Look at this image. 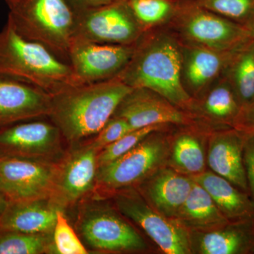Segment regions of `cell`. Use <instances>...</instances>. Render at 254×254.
I'll return each instance as SVG.
<instances>
[{
    "label": "cell",
    "mask_w": 254,
    "mask_h": 254,
    "mask_svg": "<svg viewBox=\"0 0 254 254\" xmlns=\"http://www.w3.org/2000/svg\"><path fill=\"white\" fill-rule=\"evenodd\" d=\"M132 89L118 76L71 85L51 94L48 116L66 141L77 143L98 134Z\"/></svg>",
    "instance_id": "1"
},
{
    "label": "cell",
    "mask_w": 254,
    "mask_h": 254,
    "mask_svg": "<svg viewBox=\"0 0 254 254\" xmlns=\"http://www.w3.org/2000/svg\"><path fill=\"white\" fill-rule=\"evenodd\" d=\"M182 48L166 33L139 40L129 63L118 77L131 88L155 92L179 108L192 104L182 81Z\"/></svg>",
    "instance_id": "2"
},
{
    "label": "cell",
    "mask_w": 254,
    "mask_h": 254,
    "mask_svg": "<svg viewBox=\"0 0 254 254\" xmlns=\"http://www.w3.org/2000/svg\"><path fill=\"white\" fill-rule=\"evenodd\" d=\"M0 75L50 94L76 84L69 64L41 43L21 36L9 21L0 31Z\"/></svg>",
    "instance_id": "3"
},
{
    "label": "cell",
    "mask_w": 254,
    "mask_h": 254,
    "mask_svg": "<svg viewBox=\"0 0 254 254\" xmlns=\"http://www.w3.org/2000/svg\"><path fill=\"white\" fill-rule=\"evenodd\" d=\"M9 9L8 21L21 36L67 58L76 16L66 0H21Z\"/></svg>",
    "instance_id": "4"
},
{
    "label": "cell",
    "mask_w": 254,
    "mask_h": 254,
    "mask_svg": "<svg viewBox=\"0 0 254 254\" xmlns=\"http://www.w3.org/2000/svg\"><path fill=\"white\" fill-rule=\"evenodd\" d=\"M160 131L150 133L115 161L98 168L97 183L105 190L117 191L141 184L166 166L171 141Z\"/></svg>",
    "instance_id": "5"
},
{
    "label": "cell",
    "mask_w": 254,
    "mask_h": 254,
    "mask_svg": "<svg viewBox=\"0 0 254 254\" xmlns=\"http://www.w3.org/2000/svg\"><path fill=\"white\" fill-rule=\"evenodd\" d=\"M175 16L192 44L222 52L242 49L254 41L245 25L208 11L195 1L178 4Z\"/></svg>",
    "instance_id": "6"
},
{
    "label": "cell",
    "mask_w": 254,
    "mask_h": 254,
    "mask_svg": "<svg viewBox=\"0 0 254 254\" xmlns=\"http://www.w3.org/2000/svg\"><path fill=\"white\" fill-rule=\"evenodd\" d=\"M114 200L119 211L141 227L164 253H192L190 230L155 210L139 192L131 189L117 190Z\"/></svg>",
    "instance_id": "7"
},
{
    "label": "cell",
    "mask_w": 254,
    "mask_h": 254,
    "mask_svg": "<svg viewBox=\"0 0 254 254\" xmlns=\"http://www.w3.org/2000/svg\"><path fill=\"white\" fill-rule=\"evenodd\" d=\"M75 36L103 44L133 46L145 31L127 0L74 12Z\"/></svg>",
    "instance_id": "8"
},
{
    "label": "cell",
    "mask_w": 254,
    "mask_h": 254,
    "mask_svg": "<svg viewBox=\"0 0 254 254\" xmlns=\"http://www.w3.org/2000/svg\"><path fill=\"white\" fill-rule=\"evenodd\" d=\"M78 230L87 245L95 250L136 252L147 247L141 235L115 209L100 201L82 209Z\"/></svg>",
    "instance_id": "9"
},
{
    "label": "cell",
    "mask_w": 254,
    "mask_h": 254,
    "mask_svg": "<svg viewBox=\"0 0 254 254\" xmlns=\"http://www.w3.org/2000/svg\"><path fill=\"white\" fill-rule=\"evenodd\" d=\"M59 168L53 162L0 153V190L9 202L50 198Z\"/></svg>",
    "instance_id": "10"
},
{
    "label": "cell",
    "mask_w": 254,
    "mask_h": 254,
    "mask_svg": "<svg viewBox=\"0 0 254 254\" xmlns=\"http://www.w3.org/2000/svg\"><path fill=\"white\" fill-rule=\"evenodd\" d=\"M135 46L103 44L74 36L67 58L76 84L117 77L131 60Z\"/></svg>",
    "instance_id": "11"
},
{
    "label": "cell",
    "mask_w": 254,
    "mask_h": 254,
    "mask_svg": "<svg viewBox=\"0 0 254 254\" xmlns=\"http://www.w3.org/2000/svg\"><path fill=\"white\" fill-rule=\"evenodd\" d=\"M62 136L53 123L32 122L9 125L0 129V153L53 162L61 155Z\"/></svg>",
    "instance_id": "12"
},
{
    "label": "cell",
    "mask_w": 254,
    "mask_h": 254,
    "mask_svg": "<svg viewBox=\"0 0 254 254\" xmlns=\"http://www.w3.org/2000/svg\"><path fill=\"white\" fill-rule=\"evenodd\" d=\"M123 118L133 129L152 125H185L186 114L155 92L135 88L118 105L113 116Z\"/></svg>",
    "instance_id": "13"
},
{
    "label": "cell",
    "mask_w": 254,
    "mask_h": 254,
    "mask_svg": "<svg viewBox=\"0 0 254 254\" xmlns=\"http://www.w3.org/2000/svg\"><path fill=\"white\" fill-rule=\"evenodd\" d=\"M98 153L91 143L75 150L60 166L51 198L62 208L73 204L92 190L96 180Z\"/></svg>",
    "instance_id": "14"
},
{
    "label": "cell",
    "mask_w": 254,
    "mask_h": 254,
    "mask_svg": "<svg viewBox=\"0 0 254 254\" xmlns=\"http://www.w3.org/2000/svg\"><path fill=\"white\" fill-rule=\"evenodd\" d=\"M51 94L29 83L0 75V127L48 116Z\"/></svg>",
    "instance_id": "15"
},
{
    "label": "cell",
    "mask_w": 254,
    "mask_h": 254,
    "mask_svg": "<svg viewBox=\"0 0 254 254\" xmlns=\"http://www.w3.org/2000/svg\"><path fill=\"white\" fill-rule=\"evenodd\" d=\"M247 135L235 128L214 133L208 142L207 163L214 173L250 195L244 165Z\"/></svg>",
    "instance_id": "16"
},
{
    "label": "cell",
    "mask_w": 254,
    "mask_h": 254,
    "mask_svg": "<svg viewBox=\"0 0 254 254\" xmlns=\"http://www.w3.org/2000/svg\"><path fill=\"white\" fill-rule=\"evenodd\" d=\"M194 182L191 177L166 165L142 182L139 188L143 198L155 210L175 220Z\"/></svg>",
    "instance_id": "17"
},
{
    "label": "cell",
    "mask_w": 254,
    "mask_h": 254,
    "mask_svg": "<svg viewBox=\"0 0 254 254\" xmlns=\"http://www.w3.org/2000/svg\"><path fill=\"white\" fill-rule=\"evenodd\" d=\"M190 235L192 253L254 254V216L210 231H190Z\"/></svg>",
    "instance_id": "18"
},
{
    "label": "cell",
    "mask_w": 254,
    "mask_h": 254,
    "mask_svg": "<svg viewBox=\"0 0 254 254\" xmlns=\"http://www.w3.org/2000/svg\"><path fill=\"white\" fill-rule=\"evenodd\" d=\"M241 50L222 52L194 44L182 48V81L187 92L189 90L197 94L210 86L220 75H223Z\"/></svg>",
    "instance_id": "19"
},
{
    "label": "cell",
    "mask_w": 254,
    "mask_h": 254,
    "mask_svg": "<svg viewBox=\"0 0 254 254\" xmlns=\"http://www.w3.org/2000/svg\"><path fill=\"white\" fill-rule=\"evenodd\" d=\"M59 210L63 208L51 197L9 202L0 217V230L52 234Z\"/></svg>",
    "instance_id": "20"
},
{
    "label": "cell",
    "mask_w": 254,
    "mask_h": 254,
    "mask_svg": "<svg viewBox=\"0 0 254 254\" xmlns=\"http://www.w3.org/2000/svg\"><path fill=\"white\" fill-rule=\"evenodd\" d=\"M211 196L220 212L230 221L254 216V203L248 193L212 171L192 177Z\"/></svg>",
    "instance_id": "21"
},
{
    "label": "cell",
    "mask_w": 254,
    "mask_h": 254,
    "mask_svg": "<svg viewBox=\"0 0 254 254\" xmlns=\"http://www.w3.org/2000/svg\"><path fill=\"white\" fill-rule=\"evenodd\" d=\"M175 220L194 232L210 231L231 222L224 216L208 192L195 182Z\"/></svg>",
    "instance_id": "22"
},
{
    "label": "cell",
    "mask_w": 254,
    "mask_h": 254,
    "mask_svg": "<svg viewBox=\"0 0 254 254\" xmlns=\"http://www.w3.org/2000/svg\"><path fill=\"white\" fill-rule=\"evenodd\" d=\"M207 163L203 141L192 132H183L171 141L168 166L175 171L194 177L205 171Z\"/></svg>",
    "instance_id": "23"
},
{
    "label": "cell",
    "mask_w": 254,
    "mask_h": 254,
    "mask_svg": "<svg viewBox=\"0 0 254 254\" xmlns=\"http://www.w3.org/2000/svg\"><path fill=\"white\" fill-rule=\"evenodd\" d=\"M227 78L242 109L254 101V41L240 50L227 66Z\"/></svg>",
    "instance_id": "24"
},
{
    "label": "cell",
    "mask_w": 254,
    "mask_h": 254,
    "mask_svg": "<svg viewBox=\"0 0 254 254\" xmlns=\"http://www.w3.org/2000/svg\"><path fill=\"white\" fill-rule=\"evenodd\" d=\"M201 110L207 118L233 128L242 108L225 76L205 95Z\"/></svg>",
    "instance_id": "25"
},
{
    "label": "cell",
    "mask_w": 254,
    "mask_h": 254,
    "mask_svg": "<svg viewBox=\"0 0 254 254\" xmlns=\"http://www.w3.org/2000/svg\"><path fill=\"white\" fill-rule=\"evenodd\" d=\"M55 253L52 234L0 230V254Z\"/></svg>",
    "instance_id": "26"
},
{
    "label": "cell",
    "mask_w": 254,
    "mask_h": 254,
    "mask_svg": "<svg viewBox=\"0 0 254 254\" xmlns=\"http://www.w3.org/2000/svg\"><path fill=\"white\" fill-rule=\"evenodd\" d=\"M132 13L143 29L164 23L176 14L172 0H127Z\"/></svg>",
    "instance_id": "27"
},
{
    "label": "cell",
    "mask_w": 254,
    "mask_h": 254,
    "mask_svg": "<svg viewBox=\"0 0 254 254\" xmlns=\"http://www.w3.org/2000/svg\"><path fill=\"white\" fill-rule=\"evenodd\" d=\"M165 125H152L134 129L127 133L118 141L114 142L103 150L98 155V168L115 161L127 152L134 148L145 137L156 131H160Z\"/></svg>",
    "instance_id": "28"
},
{
    "label": "cell",
    "mask_w": 254,
    "mask_h": 254,
    "mask_svg": "<svg viewBox=\"0 0 254 254\" xmlns=\"http://www.w3.org/2000/svg\"><path fill=\"white\" fill-rule=\"evenodd\" d=\"M204 9L245 24L254 11V0H195Z\"/></svg>",
    "instance_id": "29"
},
{
    "label": "cell",
    "mask_w": 254,
    "mask_h": 254,
    "mask_svg": "<svg viewBox=\"0 0 254 254\" xmlns=\"http://www.w3.org/2000/svg\"><path fill=\"white\" fill-rule=\"evenodd\" d=\"M55 253L60 254H86L88 251L73 230L63 210L57 213L56 223L53 232Z\"/></svg>",
    "instance_id": "30"
},
{
    "label": "cell",
    "mask_w": 254,
    "mask_h": 254,
    "mask_svg": "<svg viewBox=\"0 0 254 254\" xmlns=\"http://www.w3.org/2000/svg\"><path fill=\"white\" fill-rule=\"evenodd\" d=\"M133 128L126 120L123 118L112 117L104 127L96 135V138L92 142L93 147L100 152L105 147L114 142L118 141L120 138L133 131Z\"/></svg>",
    "instance_id": "31"
},
{
    "label": "cell",
    "mask_w": 254,
    "mask_h": 254,
    "mask_svg": "<svg viewBox=\"0 0 254 254\" xmlns=\"http://www.w3.org/2000/svg\"><path fill=\"white\" fill-rule=\"evenodd\" d=\"M244 165L249 193L254 203V134H247L244 147Z\"/></svg>",
    "instance_id": "32"
},
{
    "label": "cell",
    "mask_w": 254,
    "mask_h": 254,
    "mask_svg": "<svg viewBox=\"0 0 254 254\" xmlns=\"http://www.w3.org/2000/svg\"><path fill=\"white\" fill-rule=\"evenodd\" d=\"M233 128L246 134H254V101L241 110Z\"/></svg>",
    "instance_id": "33"
},
{
    "label": "cell",
    "mask_w": 254,
    "mask_h": 254,
    "mask_svg": "<svg viewBox=\"0 0 254 254\" xmlns=\"http://www.w3.org/2000/svg\"><path fill=\"white\" fill-rule=\"evenodd\" d=\"M74 12L94 9L113 2L115 0H66Z\"/></svg>",
    "instance_id": "34"
},
{
    "label": "cell",
    "mask_w": 254,
    "mask_h": 254,
    "mask_svg": "<svg viewBox=\"0 0 254 254\" xmlns=\"http://www.w3.org/2000/svg\"><path fill=\"white\" fill-rule=\"evenodd\" d=\"M9 202L4 195V193L0 190V217L4 213L5 210L7 208Z\"/></svg>",
    "instance_id": "35"
},
{
    "label": "cell",
    "mask_w": 254,
    "mask_h": 254,
    "mask_svg": "<svg viewBox=\"0 0 254 254\" xmlns=\"http://www.w3.org/2000/svg\"><path fill=\"white\" fill-rule=\"evenodd\" d=\"M244 25L250 31L251 34H252V36L254 38V11L252 16H250V18L247 20V22Z\"/></svg>",
    "instance_id": "36"
},
{
    "label": "cell",
    "mask_w": 254,
    "mask_h": 254,
    "mask_svg": "<svg viewBox=\"0 0 254 254\" xmlns=\"http://www.w3.org/2000/svg\"><path fill=\"white\" fill-rule=\"evenodd\" d=\"M7 3L8 6L9 7H11V6H14V5L17 4V3L21 1V0H5Z\"/></svg>",
    "instance_id": "37"
}]
</instances>
